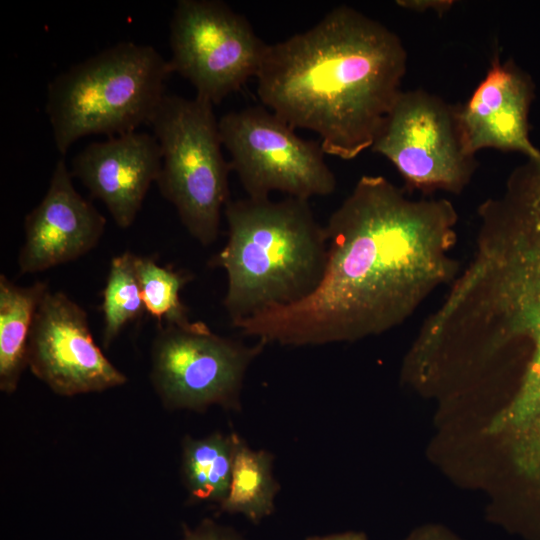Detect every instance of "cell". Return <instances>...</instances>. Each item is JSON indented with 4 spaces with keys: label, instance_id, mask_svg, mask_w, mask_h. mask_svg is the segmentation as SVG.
Listing matches in <instances>:
<instances>
[{
    "label": "cell",
    "instance_id": "ffe728a7",
    "mask_svg": "<svg viewBox=\"0 0 540 540\" xmlns=\"http://www.w3.org/2000/svg\"><path fill=\"white\" fill-rule=\"evenodd\" d=\"M183 540H246L235 530L204 520L194 529L185 532Z\"/></svg>",
    "mask_w": 540,
    "mask_h": 540
},
{
    "label": "cell",
    "instance_id": "2e32d148",
    "mask_svg": "<svg viewBox=\"0 0 540 540\" xmlns=\"http://www.w3.org/2000/svg\"><path fill=\"white\" fill-rule=\"evenodd\" d=\"M274 456L266 450H254L237 434L232 475L220 510L241 514L259 524L275 511L280 486L273 475Z\"/></svg>",
    "mask_w": 540,
    "mask_h": 540
},
{
    "label": "cell",
    "instance_id": "7402d4cb",
    "mask_svg": "<svg viewBox=\"0 0 540 540\" xmlns=\"http://www.w3.org/2000/svg\"><path fill=\"white\" fill-rule=\"evenodd\" d=\"M453 1L449 0H400L397 5L405 9L417 12L425 10H434L438 14L447 12L453 5Z\"/></svg>",
    "mask_w": 540,
    "mask_h": 540
},
{
    "label": "cell",
    "instance_id": "8fae6325",
    "mask_svg": "<svg viewBox=\"0 0 540 540\" xmlns=\"http://www.w3.org/2000/svg\"><path fill=\"white\" fill-rule=\"evenodd\" d=\"M27 366L61 396L101 392L127 381L95 343L86 311L61 291L48 290L39 304Z\"/></svg>",
    "mask_w": 540,
    "mask_h": 540
},
{
    "label": "cell",
    "instance_id": "5b68a950",
    "mask_svg": "<svg viewBox=\"0 0 540 540\" xmlns=\"http://www.w3.org/2000/svg\"><path fill=\"white\" fill-rule=\"evenodd\" d=\"M151 45L120 42L71 66L48 85L45 112L65 155L82 137H109L149 124L172 74Z\"/></svg>",
    "mask_w": 540,
    "mask_h": 540
},
{
    "label": "cell",
    "instance_id": "7c38bea8",
    "mask_svg": "<svg viewBox=\"0 0 540 540\" xmlns=\"http://www.w3.org/2000/svg\"><path fill=\"white\" fill-rule=\"evenodd\" d=\"M64 159L52 172L47 192L24 220L18 254L21 274H31L79 259L99 243L105 217L73 186Z\"/></svg>",
    "mask_w": 540,
    "mask_h": 540
},
{
    "label": "cell",
    "instance_id": "e0dca14e",
    "mask_svg": "<svg viewBox=\"0 0 540 540\" xmlns=\"http://www.w3.org/2000/svg\"><path fill=\"white\" fill-rule=\"evenodd\" d=\"M237 433H213L203 438L187 436L182 442L181 471L190 496L219 503L227 496Z\"/></svg>",
    "mask_w": 540,
    "mask_h": 540
},
{
    "label": "cell",
    "instance_id": "9c48e42d",
    "mask_svg": "<svg viewBox=\"0 0 540 540\" xmlns=\"http://www.w3.org/2000/svg\"><path fill=\"white\" fill-rule=\"evenodd\" d=\"M267 46L248 20L223 1L179 0L175 5L171 70L213 105L257 76Z\"/></svg>",
    "mask_w": 540,
    "mask_h": 540
},
{
    "label": "cell",
    "instance_id": "ba28073f",
    "mask_svg": "<svg viewBox=\"0 0 540 540\" xmlns=\"http://www.w3.org/2000/svg\"><path fill=\"white\" fill-rule=\"evenodd\" d=\"M218 126L232 171L247 197L269 198L279 191L309 200L335 191L336 177L320 142L299 137L269 109L251 106L232 111L220 118Z\"/></svg>",
    "mask_w": 540,
    "mask_h": 540
},
{
    "label": "cell",
    "instance_id": "d6986e66",
    "mask_svg": "<svg viewBox=\"0 0 540 540\" xmlns=\"http://www.w3.org/2000/svg\"><path fill=\"white\" fill-rule=\"evenodd\" d=\"M136 271L145 311L157 325L184 326L192 321L180 298L182 288L193 279L184 270L160 266L154 259L136 255Z\"/></svg>",
    "mask_w": 540,
    "mask_h": 540
},
{
    "label": "cell",
    "instance_id": "44dd1931",
    "mask_svg": "<svg viewBox=\"0 0 540 540\" xmlns=\"http://www.w3.org/2000/svg\"><path fill=\"white\" fill-rule=\"evenodd\" d=\"M405 540H461L440 525H426L414 530Z\"/></svg>",
    "mask_w": 540,
    "mask_h": 540
},
{
    "label": "cell",
    "instance_id": "7a4b0ae2",
    "mask_svg": "<svg viewBox=\"0 0 540 540\" xmlns=\"http://www.w3.org/2000/svg\"><path fill=\"white\" fill-rule=\"evenodd\" d=\"M406 68L397 34L340 5L308 30L268 44L257 94L292 128L317 133L325 154L351 160L375 142Z\"/></svg>",
    "mask_w": 540,
    "mask_h": 540
},
{
    "label": "cell",
    "instance_id": "5bb4252c",
    "mask_svg": "<svg viewBox=\"0 0 540 540\" xmlns=\"http://www.w3.org/2000/svg\"><path fill=\"white\" fill-rule=\"evenodd\" d=\"M532 86L511 62L494 55L486 77L470 99L455 108L458 136L464 152L474 157L485 148L519 151L531 160L540 152L528 137V110Z\"/></svg>",
    "mask_w": 540,
    "mask_h": 540
},
{
    "label": "cell",
    "instance_id": "ac0fdd59",
    "mask_svg": "<svg viewBox=\"0 0 540 540\" xmlns=\"http://www.w3.org/2000/svg\"><path fill=\"white\" fill-rule=\"evenodd\" d=\"M102 296V343L109 348L129 323L146 312L136 271V254L126 251L112 258Z\"/></svg>",
    "mask_w": 540,
    "mask_h": 540
},
{
    "label": "cell",
    "instance_id": "9a60e30c",
    "mask_svg": "<svg viewBox=\"0 0 540 540\" xmlns=\"http://www.w3.org/2000/svg\"><path fill=\"white\" fill-rule=\"evenodd\" d=\"M49 290L46 282L28 286L0 275V389L13 393L27 366L29 337L35 314Z\"/></svg>",
    "mask_w": 540,
    "mask_h": 540
},
{
    "label": "cell",
    "instance_id": "3957f363",
    "mask_svg": "<svg viewBox=\"0 0 540 540\" xmlns=\"http://www.w3.org/2000/svg\"><path fill=\"white\" fill-rule=\"evenodd\" d=\"M478 217L471 259L416 344L474 378L525 354L520 381L540 394V201L487 203Z\"/></svg>",
    "mask_w": 540,
    "mask_h": 540
},
{
    "label": "cell",
    "instance_id": "603a6c76",
    "mask_svg": "<svg viewBox=\"0 0 540 540\" xmlns=\"http://www.w3.org/2000/svg\"><path fill=\"white\" fill-rule=\"evenodd\" d=\"M305 540H368L367 535L359 531H346L324 536H309Z\"/></svg>",
    "mask_w": 540,
    "mask_h": 540
},
{
    "label": "cell",
    "instance_id": "4fadbf2b",
    "mask_svg": "<svg viewBox=\"0 0 540 540\" xmlns=\"http://www.w3.org/2000/svg\"><path fill=\"white\" fill-rule=\"evenodd\" d=\"M161 165L156 137L133 131L88 144L73 157L70 173L126 229L135 221L151 184L156 183Z\"/></svg>",
    "mask_w": 540,
    "mask_h": 540
},
{
    "label": "cell",
    "instance_id": "52a82bcc",
    "mask_svg": "<svg viewBox=\"0 0 540 540\" xmlns=\"http://www.w3.org/2000/svg\"><path fill=\"white\" fill-rule=\"evenodd\" d=\"M265 346L218 335L201 321L161 325L152 344L150 379L166 408L204 411L217 405L239 411L245 374Z\"/></svg>",
    "mask_w": 540,
    "mask_h": 540
},
{
    "label": "cell",
    "instance_id": "30bf717a",
    "mask_svg": "<svg viewBox=\"0 0 540 540\" xmlns=\"http://www.w3.org/2000/svg\"><path fill=\"white\" fill-rule=\"evenodd\" d=\"M371 149L427 192L460 193L477 166L461 146L455 108L423 90L401 91Z\"/></svg>",
    "mask_w": 540,
    "mask_h": 540
},
{
    "label": "cell",
    "instance_id": "6da1fadb",
    "mask_svg": "<svg viewBox=\"0 0 540 540\" xmlns=\"http://www.w3.org/2000/svg\"><path fill=\"white\" fill-rule=\"evenodd\" d=\"M457 221L447 199H414L383 176L363 175L324 226L327 263L314 292L232 326L290 347L385 333L459 273L452 256Z\"/></svg>",
    "mask_w": 540,
    "mask_h": 540
},
{
    "label": "cell",
    "instance_id": "8992f818",
    "mask_svg": "<svg viewBox=\"0 0 540 540\" xmlns=\"http://www.w3.org/2000/svg\"><path fill=\"white\" fill-rule=\"evenodd\" d=\"M150 125L162 153L159 191L188 233L207 247L219 235L232 171L221 151L213 104L166 93Z\"/></svg>",
    "mask_w": 540,
    "mask_h": 540
},
{
    "label": "cell",
    "instance_id": "277c9868",
    "mask_svg": "<svg viewBox=\"0 0 540 540\" xmlns=\"http://www.w3.org/2000/svg\"><path fill=\"white\" fill-rule=\"evenodd\" d=\"M228 237L209 260L226 272L223 306L231 324L311 295L327 263L325 227L308 200H229Z\"/></svg>",
    "mask_w": 540,
    "mask_h": 540
}]
</instances>
